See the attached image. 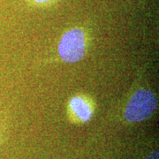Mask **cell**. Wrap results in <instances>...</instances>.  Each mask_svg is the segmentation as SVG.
<instances>
[{"label": "cell", "mask_w": 159, "mask_h": 159, "mask_svg": "<svg viewBox=\"0 0 159 159\" xmlns=\"http://www.w3.org/2000/svg\"><path fill=\"white\" fill-rule=\"evenodd\" d=\"M157 101L153 93L147 89H140L134 94L126 105L125 119L129 122H142L155 111Z\"/></svg>", "instance_id": "cell-1"}, {"label": "cell", "mask_w": 159, "mask_h": 159, "mask_svg": "<svg viewBox=\"0 0 159 159\" xmlns=\"http://www.w3.org/2000/svg\"><path fill=\"white\" fill-rule=\"evenodd\" d=\"M58 52L66 62L80 60L85 53V37L82 30L73 29L64 34L58 45Z\"/></svg>", "instance_id": "cell-2"}, {"label": "cell", "mask_w": 159, "mask_h": 159, "mask_svg": "<svg viewBox=\"0 0 159 159\" xmlns=\"http://www.w3.org/2000/svg\"><path fill=\"white\" fill-rule=\"evenodd\" d=\"M70 106L75 115L82 121L90 119L91 110L89 104L80 97H74L70 101Z\"/></svg>", "instance_id": "cell-3"}, {"label": "cell", "mask_w": 159, "mask_h": 159, "mask_svg": "<svg viewBox=\"0 0 159 159\" xmlns=\"http://www.w3.org/2000/svg\"><path fill=\"white\" fill-rule=\"evenodd\" d=\"M144 159H159L158 157V150L157 149V150H153V151H151L150 153H148L147 156H146V157Z\"/></svg>", "instance_id": "cell-4"}, {"label": "cell", "mask_w": 159, "mask_h": 159, "mask_svg": "<svg viewBox=\"0 0 159 159\" xmlns=\"http://www.w3.org/2000/svg\"><path fill=\"white\" fill-rule=\"evenodd\" d=\"M35 2L37 3H43V2H47V1H50V0H34Z\"/></svg>", "instance_id": "cell-5"}, {"label": "cell", "mask_w": 159, "mask_h": 159, "mask_svg": "<svg viewBox=\"0 0 159 159\" xmlns=\"http://www.w3.org/2000/svg\"><path fill=\"white\" fill-rule=\"evenodd\" d=\"M0 139H1V138H0Z\"/></svg>", "instance_id": "cell-6"}]
</instances>
